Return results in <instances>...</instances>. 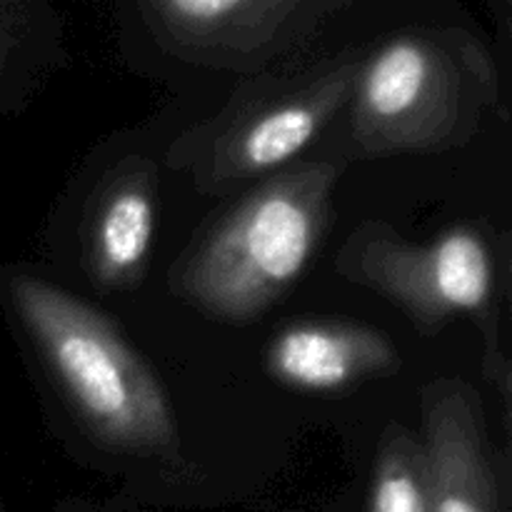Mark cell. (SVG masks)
I'll return each mask as SVG.
<instances>
[{"label": "cell", "mask_w": 512, "mask_h": 512, "mask_svg": "<svg viewBox=\"0 0 512 512\" xmlns=\"http://www.w3.org/2000/svg\"><path fill=\"white\" fill-rule=\"evenodd\" d=\"M348 0H140V23L170 58L265 75L298 58Z\"/></svg>", "instance_id": "6"}, {"label": "cell", "mask_w": 512, "mask_h": 512, "mask_svg": "<svg viewBox=\"0 0 512 512\" xmlns=\"http://www.w3.org/2000/svg\"><path fill=\"white\" fill-rule=\"evenodd\" d=\"M65 60V23L53 5L0 0V118L20 113Z\"/></svg>", "instance_id": "10"}, {"label": "cell", "mask_w": 512, "mask_h": 512, "mask_svg": "<svg viewBox=\"0 0 512 512\" xmlns=\"http://www.w3.org/2000/svg\"><path fill=\"white\" fill-rule=\"evenodd\" d=\"M363 53L258 75L223 110L170 143L165 160L203 195L288 168L350 103Z\"/></svg>", "instance_id": "5"}, {"label": "cell", "mask_w": 512, "mask_h": 512, "mask_svg": "<svg viewBox=\"0 0 512 512\" xmlns=\"http://www.w3.org/2000/svg\"><path fill=\"white\" fill-rule=\"evenodd\" d=\"M400 350L363 323L310 318L290 323L268 345L265 365L275 383L305 393H338L400 370Z\"/></svg>", "instance_id": "9"}, {"label": "cell", "mask_w": 512, "mask_h": 512, "mask_svg": "<svg viewBox=\"0 0 512 512\" xmlns=\"http://www.w3.org/2000/svg\"><path fill=\"white\" fill-rule=\"evenodd\" d=\"M420 413L433 512H503L478 390L460 378L433 380Z\"/></svg>", "instance_id": "7"}, {"label": "cell", "mask_w": 512, "mask_h": 512, "mask_svg": "<svg viewBox=\"0 0 512 512\" xmlns=\"http://www.w3.org/2000/svg\"><path fill=\"white\" fill-rule=\"evenodd\" d=\"M370 512H433L423 440L400 423H390L380 435L370 478Z\"/></svg>", "instance_id": "11"}, {"label": "cell", "mask_w": 512, "mask_h": 512, "mask_svg": "<svg viewBox=\"0 0 512 512\" xmlns=\"http://www.w3.org/2000/svg\"><path fill=\"white\" fill-rule=\"evenodd\" d=\"M0 512H5V505H3V495H0Z\"/></svg>", "instance_id": "12"}, {"label": "cell", "mask_w": 512, "mask_h": 512, "mask_svg": "<svg viewBox=\"0 0 512 512\" xmlns=\"http://www.w3.org/2000/svg\"><path fill=\"white\" fill-rule=\"evenodd\" d=\"M500 105V70L483 40L458 25H418L363 55L350 95L360 158L440 155L468 145Z\"/></svg>", "instance_id": "3"}, {"label": "cell", "mask_w": 512, "mask_h": 512, "mask_svg": "<svg viewBox=\"0 0 512 512\" xmlns=\"http://www.w3.org/2000/svg\"><path fill=\"white\" fill-rule=\"evenodd\" d=\"M343 170L338 160H300L268 175L178 255L170 293L220 323L268 313L313 263Z\"/></svg>", "instance_id": "2"}, {"label": "cell", "mask_w": 512, "mask_h": 512, "mask_svg": "<svg viewBox=\"0 0 512 512\" xmlns=\"http://www.w3.org/2000/svg\"><path fill=\"white\" fill-rule=\"evenodd\" d=\"M335 273L370 290L433 338L458 318L483 335V373L510 405V360L498 313V255L478 225L460 223L425 243L405 238L385 220H365L340 245Z\"/></svg>", "instance_id": "4"}, {"label": "cell", "mask_w": 512, "mask_h": 512, "mask_svg": "<svg viewBox=\"0 0 512 512\" xmlns=\"http://www.w3.org/2000/svg\"><path fill=\"white\" fill-rule=\"evenodd\" d=\"M0 305L95 443L123 458L183 465L173 400L108 315L25 268L0 270Z\"/></svg>", "instance_id": "1"}, {"label": "cell", "mask_w": 512, "mask_h": 512, "mask_svg": "<svg viewBox=\"0 0 512 512\" xmlns=\"http://www.w3.org/2000/svg\"><path fill=\"white\" fill-rule=\"evenodd\" d=\"M158 165L130 155L98 183L83 210L80 248L90 283L123 293L143 283L158 228Z\"/></svg>", "instance_id": "8"}]
</instances>
